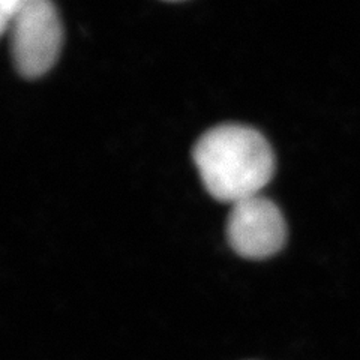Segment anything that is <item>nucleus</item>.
I'll return each mask as SVG.
<instances>
[{
  "label": "nucleus",
  "mask_w": 360,
  "mask_h": 360,
  "mask_svg": "<svg viewBox=\"0 0 360 360\" xmlns=\"http://www.w3.org/2000/svg\"><path fill=\"white\" fill-rule=\"evenodd\" d=\"M227 236L233 250L250 260H263L281 251L287 225L274 201L254 195L231 205Z\"/></svg>",
  "instance_id": "nucleus-3"
},
{
  "label": "nucleus",
  "mask_w": 360,
  "mask_h": 360,
  "mask_svg": "<svg viewBox=\"0 0 360 360\" xmlns=\"http://www.w3.org/2000/svg\"><path fill=\"white\" fill-rule=\"evenodd\" d=\"M194 161L212 197L225 202L260 195L275 172L272 148L243 125H221L197 141Z\"/></svg>",
  "instance_id": "nucleus-1"
},
{
  "label": "nucleus",
  "mask_w": 360,
  "mask_h": 360,
  "mask_svg": "<svg viewBox=\"0 0 360 360\" xmlns=\"http://www.w3.org/2000/svg\"><path fill=\"white\" fill-rule=\"evenodd\" d=\"M20 5L21 0H0V37L11 29Z\"/></svg>",
  "instance_id": "nucleus-4"
},
{
  "label": "nucleus",
  "mask_w": 360,
  "mask_h": 360,
  "mask_svg": "<svg viewBox=\"0 0 360 360\" xmlns=\"http://www.w3.org/2000/svg\"><path fill=\"white\" fill-rule=\"evenodd\" d=\"M9 30L18 72L27 78L49 72L62 45V26L54 5L45 0H21Z\"/></svg>",
  "instance_id": "nucleus-2"
}]
</instances>
